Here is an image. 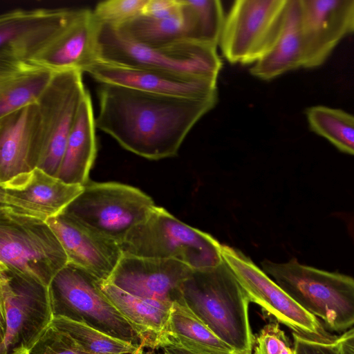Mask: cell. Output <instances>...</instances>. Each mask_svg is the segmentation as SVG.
<instances>
[{
  "instance_id": "obj_1",
  "label": "cell",
  "mask_w": 354,
  "mask_h": 354,
  "mask_svg": "<svg viewBox=\"0 0 354 354\" xmlns=\"http://www.w3.org/2000/svg\"><path fill=\"white\" fill-rule=\"evenodd\" d=\"M96 127L125 149L153 160L174 157L193 127L218 102L165 95L113 84L97 89Z\"/></svg>"
},
{
  "instance_id": "obj_2",
  "label": "cell",
  "mask_w": 354,
  "mask_h": 354,
  "mask_svg": "<svg viewBox=\"0 0 354 354\" xmlns=\"http://www.w3.org/2000/svg\"><path fill=\"white\" fill-rule=\"evenodd\" d=\"M180 297L234 354H252L250 301L223 259L214 266L194 270L181 286Z\"/></svg>"
},
{
  "instance_id": "obj_3",
  "label": "cell",
  "mask_w": 354,
  "mask_h": 354,
  "mask_svg": "<svg viewBox=\"0 0 354 354\" xmlns=\"http://www.w3.org/2000/svg\"><path fill=\"white\" fill-rule=\"evenodd\" d=\"M261 269L307 312L333 331L354 326V278L300 263L268 259Z\"/></svg>"
},
{
  "instance_id": "obj_4",
  "label": "cell",
  "mask_w": 354,
  "mask_h": 354,
  "mask_svg": "<svg viewBox=\"0 0 354 354\" xmlns=\"http://www.w3.org/2000/svg\"><path fill=\"white\" fill-rule=\"evenodd\" d=\"M221 245L211 234L183 223L156 205L120 243L124 255L175 259L193 270L220 263Z\"/></svg>"
},
{
  "instance_id": "obj_5",
  "label": "cell",
  "mask_w": 354,
  "mask_h": 354,
  "mask_svg": "<svg viewBox=\"0 0 354 354\" xmlns=\"http://www.w3.org/2000/svg\"><path fill=\"white\" fill-rule=\"evenodd\" d=\"M68 263L46 221L0 206V265L49 286Z\"/></svg>"
},
{
  "instance_id": "obj_6",
  "label": "cell",
  "mask_w": 354,
  "mask_h": 354,
  "mask_svg": "<svg viewBox=\"0 0 354 354\" xmlns=\"http://www.w3.org/2000/svg\"><path fill=\"white\" fill-rule=\"evenodd\" d=\"M100 44L104 59L187 77L217 80L223 65L216 46L193 39L151 48L127 38L113 27L102 25Z\"/></svg>"
},
{
  "instance_id": "obj_7",
  "label": "cell",
  "mask_w": 354,
  "mask_h": 354,
  "mask_svg": "<svg viewBox=\"0 0 354 354\" xmlns=\"http://www.w3.org/2000/svg\"><path fill=\"white\" fill-rule=\"evenodd\" d=\"M156 206L140 189L120 183L88 182L62 214L120 243Z\"/></svg>"
},
{
  "instance_id": "obj_8",
  "label": "cell",
  "mask_w": 354,
  "mask_h": 354,
  "mask_svg": "<svg viewBox=\"0 0 354 354\" xmlns=\"http://www.w3.org/2000/svg\"><path fill=\"white\" fill-rule=\"evenodd\" d=\"M0 354L29 347L51 324L49 286L0 265Z\"/></svg>"
},
{
  "instance_id": "obj_9",
  "label": "cell",
  "mask_w": 354,
  "mask_h": 354,
  "mask_svg": "<svg viewBox=\"0 0 354 354\" xmlns=\"http://www.w3.org/2000/svg\"><path fill=\"white\" fill-rule=\"evenodd\" d=\"M98 281L86 270L68 263L49 285L54 315L85 321L104 332L140 345L134 330L106 298Z\"/></svg>"
},
{
  "instance_id": "obj_10",
  "label": "cell",
  "mask_w": 354,
  "mask_h": 354,
  "mask_svg": "<svg viewBox=\"0 0 354 354\" xmlns=\"http://www.w3.org/2000/svg\"><path fill=\"white\" fill-rule=\"evenodd\" d=\"M288 0H237L225 17L219 45L232 64H254L279 33Z\"/></svg>"
},
{
  "instance_id": "obj_11",
  "label": "cell",
  "mask_w": 354,
  "mask_h": 354,
  "mask_svg": "<svg viewBox=\"0 0 354 354\" xmlns=\"http://www.w3.org/2000/svg\"><path fill=\"white\" fill-rule=\"evenodd\" d=\"M221 254L245 290L250 301L259 305L274 320L302 336L335 339L319 319L307 312L241 251L221 245Z\"/></svg>"
},
{
  "instance_id": "obj_12",
  "label": "cell",
  "mask_w": 354,
  "mask_h": 354,
  "mask_svg": "<svg viewBox=\"0 0 354 354\" xmlns=\"http://www.w3.org/2000/svg\"><path fill=\"white\" fill-rule=\"evenodd\" d=\"M83 72H57L37 105L41 115L43 149L37 168L56 176L80 104L88 91Z\"/></svg>"
},
{
  "instance_id": "obj_13",
  "label": "cell",
  "mask_w": 354,
  "mask_h": 354,
  "mask_svg": "<svg viewBox=\"0 0 354 354\" xmlns=\"http://www.w3.org/2000/svg\"><path fill=\"white\" fill-rule=\"evenodd\" d=\"M80 8L15 9L0 16V62L30 61L72 21Z\"/></svg>"
},
{
  "instance_id": "obj_14",
  "label": "cell",
  "mask_w": 354,
  "mask_h": 354,
  "mask_svg": "<svg viewBox=\"0 0 354 354\" xmlns=\"http://www.w3.org/2000/svg\"><path fill=\"white\" fill-rule=\"evenodd\" d=\"M83 188L35 168L0 183V206L47 221L62 214Z\"/></svg>"
},
{
  "instance_id": "obj_15",
  "label": "cell",
  "mask_w": 354,
  "mask_h": 354,
  "mask_svg": "<svg viewBox=\"0 0 354 354\" xmlns=\"http://www.w3.org/2000/svg\"><path fill=\"white\" fill-rule=\"evenodd\" d=\"M100 84L141 91L203 99L218 96L217 80L187 77L166 71L129 66L101 59L86 71Z\"/></svg>"
},
{
  "instance_id": "obj_16",
  "label": "cell",
  "mask_w": 354,
  "mask_h": 354,
  "mask_svg": "<svg viewBox=\"0 0 354 354\" xmlns=\"http://www.w3.org/2000/svg\"><path fill=\"white\" fill-rule=\"evenodd\" d=\"M304 68L322 66L352 32L354 0H300Z\"/></svg>"
},
{
  "instance_id": "obj_17",
  "label": "cell",
  "mask_w": 354,
  "mask_h": 354,
  "mask_svg": "<svg viewBox=\"0 0 354 354\" xmlns=\"http://www.w3.org/2000/svg\"><path fill=\"white\" fill-rule=\"evenodd\" d=\"M194 270L175 259L122 255L109 281L131 295L174 301Z\"/></svg>"
},
{
  "instance_id": "obj_18",
  "label": "cell",
  "mask_w": 354,
  "mask_h": 354,
  "mask_svg": "<svg viewBox=\"0 0 354 354\" xmlns=\"http://www.w3.org/2000/svg\"><path fill=\"white\" fill-rule=\"evenodd\" d=\"M102 27L93 10L80 8L66 28L30 61L55 73L70 70L86 73L102 59Z\"/></svg>"
},
{
  "instance_id": "obj_19",
  "label": "cell",
  "mask_w": 354,
  "mask_h": 354,
  "mask_svg": "<svg viewBox=\"0 0 354 354\" xmlns=\"http://www.w3.org/2000/svg\"><path fill=\"white\" fill-rule=\"evenodd\" d=\"M42 149L37 103L0 118V183L37 168Z\"/></svg>"
},
{
  "instance_id": "obj_20",
  "label": "cell",
  "mask_w": 354,
  "mask_h": 354,
  "mask_svg": "<svg viewBox=\"0 0 354 354\" xmlns=\"http://www.w3.org/2000/svg\"><path fill=\"white\" fill-rule=\"evenodd\" d=\"M46 222L61 242L68 263L86 270L99 281L109 280L123 255L118 243L62 213Z\"/></svg>"
},
{
  "instance_id": "obj_21",
  "label": "cell",
  "mask_w": 354,
  "mask_h": 354,
  "mask_svg": "<svg viewBox=\"0 0 354 354\" xmlns=\"http://www.w3.org/2000/svg\"><path fill=\"white\" fill-rule=\"evenodd\" d=\"M98 286L130 324L143 348L156 350L163 347L172 301L138 297L107 281H98Z\"/></svg>"
},
{
  "instance_id": "obj_22",
  "label": "cell",
  "mask_w": 354,
  "mask_h": 354,
  "mask_svg": "<svg viewBox=\"0 0 354 354\" xmlns=\"http://www.w3.org/2000/svg\"><path fill=\"white\" fill-rule=\"evenodd\" d=\"M300 68H304L300 0H288L275 41L250 72L260 80L270 81Z\"/></svg>"
},
{
  "instance_id": "obj_23",
  "label": "cell",
  "mask_w": 354,
  "mask_h": 354,
  "mask_svg": "<svg viewBox=\"0 0 354 354\" xmlns=\"http://www.w3.org/2000/svg\"><path fill=\"white\" fill-rule=\"evenodd\" d=\"M95 117L88 91L69 135L56 177L71 185H85L97 155Z\"/></svg>"
},
{
  "instance_id": "obj_24",
  "label": "cell",
  "mask_w": 354,
  "mask_h": 354,
  "mask_svg": "<svg viewBox=\"0 0 354 354\" xmlns=\"http://www.w3.org/2000/svg\"><path fill=\"white\" fill-rule=\"evenodd\" d=\"M55 73L31 61L0 62V118L37 103Z\"/></svg>"
},
{
  "instance_id": "obj_25",
  "label": "cell",
  "mask_w": 354,
  "mask_h": 354,
  "mask_svg": "<svg viewBox=\"0 0 354 354\" xmlns=\"http://www.w3.org/2000/svg\"><path fill=\"white\" fill-rule=\"evenodd\" d=\"M182 348L199 354H234L180 297L172 303L164 345ZM162 347V348H163Z\"/></svg>"
},
{
  "instance_id": "obj_26",
  "label": "cell",
  "mask_w": 354,
  "mask_h": 354,
  "mask_svg": "<svg viewBox=\"0 0 354 354\" xmlns=\"http://www.w3.org/2000/svg\"><path fill=\"white\" fill-rule=\"evenodd\" d=\"M179 1L181 10L176 15L156 19L142 15L115 28L127 38L151 48L193 39L191 17L181 0Z\"/></svg>"
},
{
  "instance_id": "obj_27",
  "label": "cell",
  "mask_w": 354,
  "mask_h": 354,
  "mask_svg": "<svg viewBox=\"0 0 354 354\" xmlns=\"http://www.w3.org/2000/svg\"><path fill=\"white\" fill-rule=\"evenodd\" d=\"M51 324L69 335L91 354H133L143 348L140 345L104 332L83 320L55 315Z\"/></svg>"
},
{
  "instance_id": "obj_28",
  "label": "cell",
  "mask_w": 354,
  "mask_h": 354,
  "mask_svg": "<svg viewBox=\"0 0 354 354\" xmlns=\"http://www.w3.org/2000/svg\"><path fill=\"white\" fill-rule=\"evenodd\" d=\"M305 115L313 132L339 151L354 156V115L322 105L308 107Z\"/></svg>"
},
{
  "instance_id": "obj_29",
  "label": "cell",
  "mask_w": 354,
  "mask_h": 354,
  "mask_svg": "<svg viewBox=\"0 0 354 354\" xmlns=\"http://www.w3.org/2000/svg\"><path fill=\"white\" fill-rule=\"evenodd\" d=\"M193 22V39L215 46L219 44L225 20L218 0H183Z\"/></svg>"
},
{
  "instance_id": "obj_30",
  "label": "cell",
  "mask_w": 354,
  "mask_h": 354,
  "mask_svg": "<svg viewBox=\"0 0 354 354\" xmlns=\"http://www.w3.org/2000/svg\"><path fill=\"white\" fill-rule=\"evenodd\" d=\"M148 0H106L98 2L93 10L102 24L119 28L142 15Z\"/></svg>"
},
{
  "instance_id": "obj_31",
  "label": "cell",
  "mask_w": 354,
  "mask_h": 354,
  "mask_svg": "<svg viewBox=\"0 0 354 354\" xmlns=\"http://www.w3.org/2000/svg\"><path fill=\"white\" fill-rule=\"evenodd\" d=\"M28 354H91L50 324L28 348Z\"/></svg>"
},
{
  "instance_id": "obj_32",
  "label": "cell",
  "mask_w": 354,
  "mask_h": 354,
  "mask_svg": "<svg viewBox=\"0 0 354 354\" xmlns=\"http://www.w3.org/2000/svg\"><path fill=\"white\" fill-rule=\"evenodd\" d=\"M254 354H295L288 337L275 320L266 324L254 337Z\"/></svg>"
},
{
  "instance_id": "obj_33",
  "label": "cell",
  "mask_w": 354,
  "mask_h": 354,
  "mask_svg": "<svg viewBox=\"0 0 354 354\" xmlns=\"http://www.w3.org/2000/svg\"><path fill=\"white\" fill-rule=\"evenodd\" d=\"M292 334L295 354H338L335 339L325 340Z\"/></svg>"
},
{
  "instance_id": "obj_34",
  "label": "cell",
  "mask_w": 354,
  "mask_h": 354,
  "mask_svg": "<svg viewBox=\"0 0 354 354\" xmlns=\"http://www.w3.org/2000/svg\"><path fill=\"white\" fill-rule=\"evenodd\" d=\"M180 10L179 0H148L142 15L152 18L163 19L178 14Z\"/></svg>"
},
{
  "instance_id": "obj_35",
  "label": "cell",
  "mask_w": 354,
  "mask_h": 354,
  "mask_svg": "<svg viewBox=\"0 0 354 354\" xmlns=\"http://www.w3.org/2000/svg\"><path fill=\"white\" fill-rule=\"evenodd\" d=\"M338 354H354V326L335 339Z\"/></svg>"
},
{
  "instance_id": "obj_36",
  "label": "cell",
  "mask_w": 354,
  "mask_h": 354,
  "mask_svg": "<svg viewBox=\"0 0 354 354\" xmlns=\"http://www.w3.org/2000/svg\"><path fill=\"white\" fill-rule=\"evenodd\" d=\"M161 349L164 354H199L174 346H166Z\"/></svg>"
},
{
  "instance_id": "obj_37",
  "label": "cell",
  "mask_w": 354,
  "mask_h": 354,
  "mask_svg": "<svg viewBox=\"0 0 354 354\" xmlns=\"http://www.w3.org/2000/svg\"><path fill=\"white\" fill-rule=\"evenodd\" d=\"M13 354H28V348H22Z\"/></svg>"
},
{
  "instance_id": "obj_38",
  "label": "cell",
  "mask_w": 354,
  "mask_h": 354,
  "mask_svg": "<svg viewBox=\"0 0 354 354\" xmlns=\"http://www.w3.org/2000/svg\"><path fill=\"white\" fill-rule=\"evenodd\" d=\"M352 32H354V8L353 12V17H352Z\"/></svg>"
},
{
  "instance_id": "obj_39",
  "label": "cell",
  "mask_w": 354,
  "mask_h": 354,
  "mask_svg": "<svg viewBox=\"0 0 354 354\" xmlns=\"http://www.w3.org/2000/svg\"><path fill=\"white\" fill-rule=\"evenodd\" d=\"M133 354H144L143 353V348L139 350L138 352L133 353Z\"/></svg>"
},
{
  "instance_id": "obj_40",
  "label": "cell",
  "mask_w": 354,
  "mask_h": 354,
  "mask_svg": "<svg viewBox=\"0 0 354 354\" xmlns=\"http://www.w3.org/2000/svg\"><path fill=\"white\" fill-rule=\"evenodd\" d=\"M147 354H155V353L152 351V352L147 353Z\"/></svg>"
},
{
  "instance_id": "obj_41",
  "label": "cell",
  "mask_w": 354,
  "mask_h": 354,
  "mask_svg": "<svg viewBox=\"0 0 354 354\" xmlns=\"http://www.w3.org/2000/svg\"><path fill=\"white\" fill-rule=\"evenodd\" d=\"M155 354H164V353L162 351L161 353H155Z\"/></svg>"
}]
</instances>
